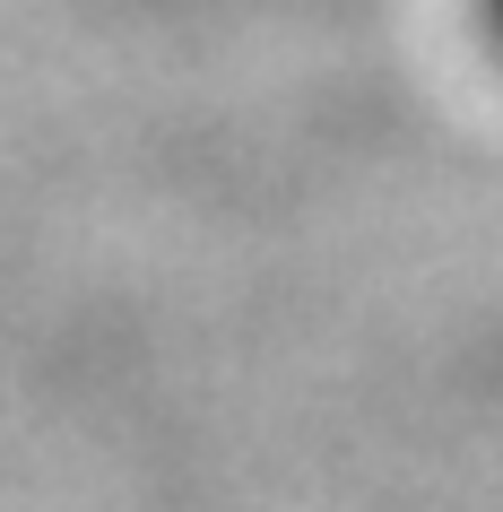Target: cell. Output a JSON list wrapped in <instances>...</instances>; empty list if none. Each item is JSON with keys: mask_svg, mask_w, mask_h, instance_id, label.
<instances>
[{"mask_svg": "<svg viewBox=\"0 0 503 512\" xmlns=\"http://www.w3.org/2000/svg\"><path fill=\"white\" fill-rule=\"evenodd\" d=\"M486 18H495V35H503V0H486Z\"/></svg>", "mask_w": 503, "mask_h": 512, "instance_id": "cell-1", "label": "cell"}]
</instances>
